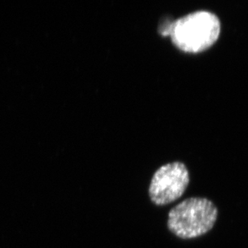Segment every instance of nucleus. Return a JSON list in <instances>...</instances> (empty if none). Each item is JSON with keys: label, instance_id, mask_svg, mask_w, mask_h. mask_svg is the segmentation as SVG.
<instances>
[{"label": "nucleus", "instance_id": "obj_1", "mask_svg": "<svg viewBox=\"0 0 248 248\" xmlns=\"http://www.w3.org/2000/svg\"><path fill=\"white\" fill-rule=\"evenodd\" d=\"M221 24L216 15L199 11L172 22L168 35L183 52L199 53L208 49L218 40Z\"/></svg>", "mask_w": 248, "mask_h": 248}, {"label": "nucleus", "instance_id": "obj_2", "mask_svg": "<svg viewBox=\"0 0 248 248\" xmlns=\"http://www.w3.org/2000/svg\"><path fill=\"white\" fill-rule=\"evenodd\" d=\"M218 215V208L211 199L189 198L169 211L167 228L179 239H195L213 229Z\"/></svg>", "mask_w": 248, "mask_h": 248}, {"label": "nucleus", "instance_id": "obj_3", "mask_svg": "<svg viewBox=\"0 0 248 248\" xmlns=\"http://www.w3.org/2000/svg\"><path fill=\"white\" fill-rule=\"evenodd\" d=\"M190 183V173L183 162L161 166L153 176L149 197L156 206H166L183 196Z\"/></svg>", "mask_w": 248, "mask_h": 248}]
</instances>
